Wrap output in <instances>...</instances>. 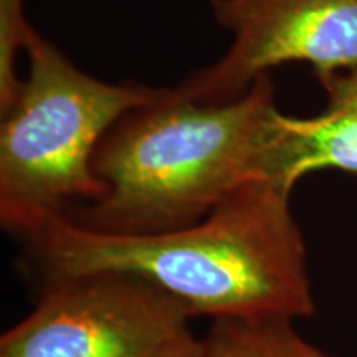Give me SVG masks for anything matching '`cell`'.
Instances as JSON below:
<instances>
[{
	"label": "cell",
	"instance_id": "6da1fadb",
	"mask_svg": "<svg viewBox=\"0 0 357 357\" xmlns=\"http://www.w3.org/2000/svg\"><path fill=\"white\" fill-rule=\"evenodd\" d=\"M291 190L273 178L250 182L204 220L159 234H106L61 213L20 238L42 284L114 271L151 281L194 318H311L316 305Z\"/></svg>",
	"mask_w": 357,
	"mask_h": 357
},
{
	"label": "cell",
	"instance_id": "7a4b0ae2",
	"mask_svg": "<svg viewBox=\"0 0 357 357\" xmlns=\"http://www.w3.org/2000/svg\"><path fill=\"white\" fill-rule=\"evenodd\" d=\"M280 118L268 73L225 102L159 89L102 137L93 158L101 197L70 218L121 235L194 225L250 182L280 181Z\"/></svg>",
	"mask_w": 357,
	"mask_h": 357
},
{
	"label": "cell",
	"instance_id": "3957f363",
	"mask_svg": "<svg viewBox=\"0 0 357 357\" xmlns=\"http://www.w3.org/2000/svg\"><path fill=\"white\" fill-rule=\"evenodd\" d=\"M24 48L29 77L0 128V222L19 236L65 213L73 199L101 197L93 171L98 146L159 91L89 77L32 26Z\"/></svg>",
	"mask_w": 357,
	"mask_h": 357
},
{
	"label": "cell",
	"instance_id": "277c9868",
	"mask_svg": "<svg viewBox=\"0 0 357 357\" xmlns=\"http://www.w3.org/2000/svg\"><path fill=\"white\" fill-rule=\"evenodd\" d=\"M190 311L141 276L96 271L43 283L0 337V357H160L194 336Z\"/></svg>",
	"mask_w": 357,
	"mask_h": 357
},
{
	"label": "cell",
	"instance_id": "5b68a950",
	"mask_svg": "<svg viewBox=\"0 0 357 357\" xmlns=\"http://www.w3.org/2000/svg\"><path fill=\"white\" fill-rule=\"evenodd\" d=\"M234 42L220 60L174 88L200 102L247 93L275 66L306 61L316 73L357 68V0H211Z\"/></svg>",
	"mask_w": 357,
	"mask_h": 357
},
{
	"label": "cell",
	"instance_id": "8992f818",
	"mask_svg": "<svg viewBox=\"0 0 357 357\" xmlns=\"http://www.w3.org/2000/svg\"><path fill=\"white\" fill-rule=\"evenodd\" d=\"M318 77L328 108L312 118H280L278 176L289 187L323 169L357 174V68Z\"/></svg>",
	"mask_w": 357,
	"mask_h": 357
},
{
	"label": "cell",
	"instance_id": "52a82bcc",
	"mask_svg": "<svg viewBox=\"0 0 357 357\" xmlns=\"http://www.w3.org/2000/svg\"><path fill=\"white\" fill-rule=\"evenodd\" d=\"M204 357H334L307 342L284 318L213 319Z\"/></svg>",
	"mask_w": 357,
	"mask_h": 357
},
{
	"label": "cell",
	"instance_id": "ba28073f",
	"mask_svg": "<svg viewBox=\"0 0 357 357\" xmlns=\"http://www.w3.org/2000/svg\"><path fill=\"white\" fill-rule=\"evenodd\" d=\"M24 0H0V109L10 108L22 82L17 77V52L25 47L30 25L24 19Z\"/></svg>",
	"mask_w": 357,
	"mask_h": 357
},
{
	"label": "cell",
	"instance_id": "9c48e42d",
	"mask_svg": "<svg viewBox=\"0 0 357 357\" xmlns=\"http://www.w3.org/2000/svg\"><path fill=\"white\" fill-rule=\"evenodd\" d=\"M160 357H204L202 339L192 336L187 339V341L182 342V344L174 347V349L166 352V354H162Z\"/></svg>",
	"mask_w": 357,
	"mask_h": 357
}]
</instances>
